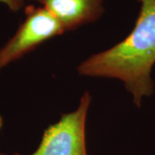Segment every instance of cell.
Instances as JSON below:
<instances>
[{
	"mask_svg": "<svg viewBox=\"0 0 155 155\" xmlns=\"http://www.w3.org/2000/svg\"><path fill=\"white\" fill-rule=\"evenodd\" d=\"M91 96L85 91L75 110L63 114L60 120L45 129L37 148L30 154L87 155L85 128Z\"/></svg>",
	"mask_w": 155,
	"mask_h": 155,
	"instance_id": "cell-2",
	"label": "cell"
},
{
	"mask_svg": "<svg viewBox=\"0 0 155 155\" xmlns=\"http://www.w3.org/2000/svg\"><path fill=\"white\" fill-rule=\"evenodd\" d=\"M40 4L57 18L65 30L97 21L104 12V0H28Z\"/></svg>",
	"mask_w": 155,
	"mask_h": 155,
	"instance_id": "cell-4",
	"label": "cell"
},
{
	"mask_svg": "<svg viewBox=\"0 0 155 155\" xmlns=\"http://www.w3.org/2000/svg\"><path fill=\"white\" fill-rule=\"evenodd\" d=\"M3 124H4V119H3L2 116L0 115V130H1L2 127H3Z\"/></svg>",
	"mask_w": 155,
	"mask_h": 155,
	"instance_id": "cell-6",
	"label": "cell"
},
{
	"mask_svg": "<svg viewBox=\"0 0 155 155\" xmlns=\"http://www.w3.org/2000/svg\"><path fill=\"white\" fill-rule=\"evenodd\" d=\"M0 155H9V154H6V153H0ZM13 155H17V153H15V154Z\"/></svg>",
	"mask_w": 155,
	"mask_h": 155,
	"instance_id": "cell-7",
	"label": "cell"
},
{
	"mask_svg": "<svg viewBox=\"0 0 155 155\" xmlns=\"http://www.w3.org/2000/svg\"><path fill=\"white\" fill-rule=\"evenodd\" d=\"M25 18L0 48V72L38 46L66 32L62 24L42 6H25Z\"/></svg>",
	"mask_w": 155,
	"mask_h": 155,
	"instance_id": "cell-3",
	"label": "cell"
},
{
	"mask_svg": "<svg viewBox=\"0 0 155 155\" xmlns=\"http://www.w3.org/2000/svg\"><path fill=\"white\" fill-rule=\"evenodd\" d=\"M24 0H0V4H3L13 12L21 11L24 7Z\"/></svg>",
	"mask_w": 155,
	"mask_h": 155,
	"instance_id": "cell-5",
	"label": "cell"
},
{
	"mask_svg": "<svg viewBox=\"0 0 155 155\" xmlns=\"http://www.w3.org/2000/svg\"><path fill=\"white\" fill-rule=\"evenodd\" d=\"M137 1L140 8L131 32L115 46L90 56L80 63L78 72L81 76L122 81L139 107L154 90L155 0Z\"/></svg>",
	"mask_w": 155,
	"mask_h": 155,
	"instance_id": "cell-1",
	"label": "cell"
}]
</instances>
